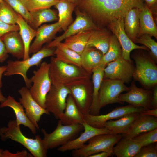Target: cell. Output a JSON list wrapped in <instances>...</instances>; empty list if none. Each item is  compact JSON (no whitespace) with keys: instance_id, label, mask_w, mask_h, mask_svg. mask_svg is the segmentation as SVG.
<instances>
[{"instance_id":"cell-1","label":"cell","mask_w":157,"mask_h":157,"mask_svg":"<svg viewBox=\"0 0 157 157\" xmlns=\"http://www.w3.org/2000/svg\"><path fill=\"white\" fill-rule=\"evenodd\" d=\"M144 6L143 0H78L77 6L97 22L110 24L124 19L131 9Z\"/></svg>"},{"instance_id":"cell-2","label":"cell","mask_w":157,"mask_h":157,"mask_svg":"<svg viewBox=\"0 0 157 157\" xmlns=\"http://www.w3.org/2000/svg\"><path fill=\"white\" fill-rule=\"evenodd\" d=\"M49 71L52 85L68 88L90 82V75L82 68L51 58Z\"/></svg>"},{"instance_id":"cell-3","label":"cell","mask_w":157,"mask_h":157,"mask_svg":"<svg viewBox=\"0 0 157 157\" xmlns=\"http://www.w3.org/2000/svg\"><path fill=\"white\" fill-rule=\"evenodd\" d=\"M0 137L3 140L10 139L17 142L26 148L34 157H46L47 149L43 140L39 135L34 139L26 136L22 132L20 125L16 120H10L7 126L0 128Z\"/></svg>"},{"instance_id":"cell-4","label":"cell","mask_w":157,"mask_h":157,"mask_svg":"<svg viewBox=\"0 0 157 157\" xmlns=\"http://www.w3.org/2000/svg\"><path fill=\"white\" fill-rule=\"evenodd\" d=\"M54 51L53 48L45 46L27 59L22 60H9L6 65V70L3 75L6 76L16 74L21 75L24 79L26 87L29 89L31 86V83L27 75L28 71L31 67L39 65L43 58L54 55Z\"/></svg>"},{"instance_id":"cell-5","label":"cell","mask_w":157,"mask_h":157,"mask_svg":"<svg viewBox=\"0 0 157 157\" xmlns=\"http://www.w3.org/2000/svg\"><path fill=\"white\" fill-rule=\"evenodd\" d=\"M83 129L81 124L64 125L59 120L56 129L51 133H48L44 129H42L44 145L47 150L63 145L75 138Z\"/></svg>"},{"instance_id":"cell-6","label":"cell","mask_w":157,"mask_h":157,"mask_svg":"<svg viewBox=\"0 0 157 157\" xmlns=\"http://www.w3.org/2000/svg\"><path fill=\"white\" fill-rule=\"evenodd\" d=\"M123 137L120 134L108 133L101 134L92 138L88 144L82 148L73 150L72 156L74 157H89L90 156L105 151L113 154L115 145Z\"/></svg>"},{"instance_id":"cell-7","label":"cell","mask_w":157,"mask_h":157,"mask_svg":"<svg viewBox=\"0 0 157 157\" xmlns=\"http://www.w3.org/2000/svg\"><path fill=\"white\" fill-rule=\"evenodd\" d=\"M50 67L49 63L42 62L39 68L33 71V75L30 78L33 84L29 88L30 93L35 101L44 108L46 97L52 85L49 74Z\"/></svg>"},{"instance_id":"cell-8","label":"cell","mask_w":157,"mask_h":157,"mask_svg":"<svg viewBox=\"0 0 157 157\" xmlns=\"http://www.w3.org/2000/svg\"><path fill=\"white\" fill-rule=\"evenodd\" d=\"M133 58L135 63L133 77L146 89L153 88L157 84V66L149 56L139 53Z\"/></svg>"},{"instance_id":"cell-9","label":"cell","mask_w":157,"mask_h":157,"mask_svg":"<svg viewBox=\"0 0 157 157\" xmlns=\"http://www.w3.org/2000/svg\"><path fill=\"white\" fill-rule=\"evenodd\" d=\"M129 87L118 80L103 78L99 91V100L101 108L106 105L115 103L123 104L119 97L123 92L128 91Z\"/></svg>"},{"instance_id":"cell-10","label":"cell","mask_w":157,"mask_h":157,"mask_svg":"<svg viewBox=\"0 0 157 157\" xmlns=\"http://www.w3.org/2000/svg\"><path fill=\"white\" fill-rule=\"evenodd\" d=\"M75 8L76 15L75 20L68 26L61 35L55 38L46 46L53 48L67 38L80 32L98 29L91 18L85 13L81 11L76 6Z\"/></svg>"},{"instance_id":"cell-11","label":"cell","mask_w":157,"mask_h":157,"mask_svg":"<svg viewBox=\"0 0 157 157\" xmlns=\"http://www.w3.org/2000/svg\"><path fill=\"white\" fill-rule=\"evenodd\" d=\"M71 94L68 88L52 85L47 94L45 101V108L52 113L57 119L59 118L65 110L68 96Z\"/></svg>"},{"instance_id":"cell-12","label":"cell","mask_w":157,"mask_h":157,"mask_svg":"<svg viewBox=\"0 0 157 157\" xmlns=\"http://www.w3.org/2000/svg\"><path fill=\"white\" fill-rule=\"evenodd\" d=\"M134 69L132 62L121 57L107 64L104 69L103 78L119 80L128 83L133 77Z\"/></svg>"},{"instance_id":"cell-13","label":"cell","mask_w":157,"mask_h":157,"mask_svg":"<svg viewBox=\"0 0 157 157\" xmlns=\"http://www.w3.org/2000/svg\"><path fill=\"white\" fill-rule=\"evenodd\" d=\"M147 109L137 107L130 105L116 107L108 113L102 115H94L89 113L84 115V122L90 125L97 128L104 127L107 121L119 119L127 114L134 112H142Z\"/></svg>"},{"instance_id":"cell-14","label":"cell","mask_w":157,"mask_h":157,"mask_svg":"<svg viewBox=\"0 0 157 157\" xmlns=\"http://www.w3.org/2000/svg\"><path fill=\"white\" fill-rule=\"evenodd\" d=\"M18 92L21 96L19 98V102L23 107L26 115L37 130H39L38 123L41 116L50 113L35 101L27 87H22L18 90Z\"/></svg>"},{"instance_id":"cell-15","label":"cell","mask_w":157,"mask_h":157,"mask_svg":"<svg viewBox=\"0 0 157 157\" xmlns=\"http://www.w3.org/2000/svg\"><path fill=\"white\" fill-rule=\"evenodd\" d=\"M152 93L148 90L138 88L134 82L132 81L129 90L126 93L121 94L119 98L123 103L126 102L135 107L152 109Z\"/></svg>"},{"instance_id":"cell-16","label":"cell","mask_w":157,"mask_h":157,"mask_svg":"<svg viewBox=\"0 0 157 157\" xmlns=\"http://www.w3.org/2000/svg\"><path fill=\"white\" fill-rule=\"evenodd\" d=\"M109 26L114 35L117 37L121 46L122 57L131 62L130 53L134 49L148 50L145 46L135 44L126 34L124 28V19L115 20L109 24Z\"/></svg>"},{"instance_id":"cell-17","label":"cell","mask_w":157,"mask_h":157,"mask_svg":"<svg viewBox=\"0 0 157 157\" xmlns=\"http://www.w3.org/2000/svg\"><path fill=\"white\" fill-rule=\"evenodd\" d=\"M84 131L78 138L71 140L66 144L60 146L57 150L64 152L75 150L83 147L89 140L96 136L101 134L110 133V132L105 127L97 128L84 122L82 124Z\"/></svg>"},{"instance_id":"cell-18","label":"cell","mask_w":157,"mask_h":157,"mask_svg":"<svg viewBox=\"0 0 157 157\" xmlns=\"http://www.w3.org/2000/svg\"><path fill=\"white\" fill-rule=\"evenodd\" d=\"M78 109L84 115L89 113L92 101V83L91 81L86 84H80L69 88Z\"/></svg>"},{"instance_id":"cell-19","label":"cell","mask_w":157,"mask_h":157,"mask_svg":"<svg viewBox=\"0 0 157 157\" xmlns=\"http://www.w3.org/2000/svg\"><path fill=\"white\" fill-rule=\"evenodd\" d=\"M61 29V25L58 21L53 24H44L39 27L36 29L35 39L30 46L29 54L37 52L42 48L44 44L51 41L56 33Z\"/></svg>"},{"instance_id":"cell-20","label":"cell","mask_w":157,"mask_h":157,"mask_svg":"<svg viewBox=\"0 0 157 157\" xmlns=\"http://www.w3.org/2000/svg\"><path fill=\"white\" fill-rule=\"evenodd\" d=\"M141 113L126 131L122 134L123 137L132 139L140 134L157 128V117L143 114Z\"/></svg>"},{"instance_id":"cell-21","label":"cell","mask_w":157,"mask_h":157,"mask_svg":"<svg viewBox=\"0 0 157 157\" xmlns=\"http://www.w3.org/2000/svg\"><path fill=\"white\" fill-rule=\"evenodd\" d=\"M8 107L13 110L15 115L17 124L23 125L28 128L33 134L36 133L37 129L29 119L21 103L17 101L14 98L9 95L3 102L1 103V108Z\"/></svg>"},{"instance_id":"cell-22","label":"cell","mask_w":157,"mask_h":157,"mask_svg":"<svg viewBox=\"0 0 157 157\" xmlns=\"http://www.w3.org/2000/svg\"><path fill=\"white\" fill-rule=\"evenodd\" d=\"M59 120L65 125L82 124L84 122V115L78 109L71 94L67 97L65 110Z\"/></svg>"},{"instance_id":"cell-23","label":"cell","mask_w":157,"mask_h":157,"mask_svg":"<svg viewBox=\"0 0 157 157\" xmlns=\"http://www.w3.org/2000/svg\"><path fill=\"white\" fill-rule=\"evenodd\" d=\"M1 38L8 54L18 59H23L24 46L18 31L9 32Z\"/></svg>"},{"instance_id":"cell-24","label":"cell","mask_w":157,"mask_h":157,"mask_svg":"<svg viewBox=\"0 0 157 157\" xmlns=\"http://www.w3.org/2000/svg\"><path fill=\"white\" fill-rule=\"evenodd\" d=\"M104 68L103 66L99 65L94 69L92 72V101L89 110V113L91 115H99L101 108L99 104V93L101 83L104 78Z\"/></svg>"},{"instance_id":"cell-25","label":"cell","mask_w":157,"mask_h":157,"mask_svg":"<svg viewBox=\"0 0 157 157\" xmlns=\"http://www.w3.org/2000/svg\"><path fill=\"white\" fill-rule=\"evenodd\" d=\"M103 55L102 53L95 48L86 47L80 55L82 68L91 74L99 64Z\"/></svg>"},{"instance_id":"cell-26","label":"cell","mask_w":157,"mask_h":157,"mask_svg":"<svg viewBox=\"0 0 157 157\" xmlns=\"http://www.w3.org/2000/svg\"><path fill=\"white\" fill-rule=\"evenodd\" d=\"M141 112L127 114L116 120H110L104 124L105 127L112 134H123L127 130L134 120Z\"/></svg>"},{"instance_id":"cell-27","label":"cell","mask_w":157,"mask_h":157,"mask_svg":"<svg viewBox=\"0 0 157 157\" xmlns=\"http://www.w3.org/2000/svg\"><path fill=\"white\" fill-rule=\"evenodd\" d=\"M140 10L138 8H132L128 12L124 18L125 31L134 42L140 34Z\"/></svg>"},{"instance_id":"cell-28","label":"cell","mask_w":157,"mask_h":157,"mask_svg":"<svg viewBox=\"0 0 157 157\" xmlns=\"http://www.w3.org/2000/svg\"><path fill=\"white\" fill-rule=\"evenodd\" d=\"M77 6L67 0H59L54 6L58 11V22L64 31L73 22L72 13Z\"/></svg>"},{"instance_id":"cell-29","label":"cell","mask_w":157,"mask_h":157,"mask_svg":"<svg viewBox=\"0 0 157 157\" xmlns=\"http://www.w3.org/2000/svg\"><path fill=\"white\" fill-rule=\"evenodd\" d=\"M92 31L80 32L67 38L63 42L60 43L80 55L86 46Z\"/></svg>"},{"instance_id":"cell-30","label":"cell","mask_w":157,"mask_h":157,"mask_svg":"<svg viewBox=\"0 0 157 157\" xmlns=\"http://www.w3.org/2000/svg\"><path fill=\"white\" fill-rule=\"evenodd\" d=\"M140 34H148L157 38V28L151 11L145 6L139 13Z\"/></svg>"},{"instance_id":"cell-31","label":"cell","mask_w":157,"mask_h":157,"mask_svg":"<svg viewBox=\"0 0 157 157\" xmlns=\"http://www.w3.org/2000/svg\"><path fill=\"white\" fill-rule=\"evenodd\" d=\"M17 24L19 27V33L24 46V54L23 60L30 57L29 49L31 42L35 38L36 30L32 28L28 23L19 14Z\"/></svg>"},{"instance_id":"cell-32","label":"cell","mask_w":157,"mask_h":157,"mask_svg":"<svg viewBox=\"0 0 157 157\" xmlns=\"http://www.w3.org/2000/svg\"><path fill=\"white\" fill-rule=\"evenodd\" d=\"M113 148V153L117 157H134L142 147L132 139L122 137Z\"/></svg>"},{"instance_id":"cell-33","label":"cell","mask_w":157,"mask_h":157,"mask_svg":"<svg viewBox=\"0 0 157 157\" xmlns=\"http://www.w3.org/2000/svg\"><path fill=\"white\" fill-rule=\"evenodd\" d=\"M30 13L32 20L29 24L32 28L35 30L44 23L56 21L58 19L57 12L50 8L39 10Z\"/></svg>"},{"instance_id":"cell-34","label":"cell","mask_w":157,"mask_h":157,"mask_svg":"<svg viewBox=\"0 0 157 157\" xmlns=\"http://www.w3.org/2000/svg\"><path fill=\"white\" fill-rule=\"evenodd\" d=\"M110 37L104 31L99 29L93 30L86 47L95 48L100 51L104 55L108 50Z\"/></svg>"},{"instance_id":"cell-35","label":"cell","mask_w":157,"mask_h":157,"mask_svg":"<svg viewBox=\"0 0 157 157\" xmlns=\"http://www.w3.org/2000/svg\"><path fill=\"white\" fill-rule=\"evenodd\" d=\"M56 48L54 54L57 59L64 63L82 68L80 55L63 46L60 43L58 44Z\"/></svg>"},{"instance_id":"cell-36","label":"cell","mask_w":157,"mask_h":157,"mask_svg":"<svg viewBox=\"0 0 157 157\" xmlns=\"http://www.w3.org/2000/svg\"><path fill=\"white\" fill-rule=\"evenodd\" d=\"M122 57L121 46L114 35L110 36L109 47L106 53L103 55L99 65L105 67L109 63Z\"/></svg>"},{"instance_id":"cell-37","label":"cell","mask_w":157,"mask_h":157,"mask_svg":"<svg viewBox=\"0 0 157 157\" xmlns=\"http://www.w3.org/2000/svg\"><path fill=\"white\" fill-rule=\"evenodd\" d=\"M19 15V14L4 1L0 3V21L8 24H16Z\"/></svg>"},{"instance_id":"cell-38","label":"cell","mask_w":157,"mask_h":157,"mask_svg":"<svg viewBox=\"0 0 157 157\" xmlns=\"http://www.w3.org/2000/svg\"><path fill=\"white\" fill-rule=\"evenodd\" d=\"M29 12L50 8L54 6L59 0H21Z\"/></svg>"},{"instance_id":"cell-39","label":"cell","mask_w":157,"mask_h":157,"mask_svg":"<svg viewBox=\"0 0 157 157\" xmlns=\"http://www.w3.org/2000/svg\"><path fill=\"white\" fill-rule=\"evenodd\" d=\"M144 45L148 48L151 51V58L155 62L157 60V43L148 34H143L137 38L134 42Z\"/></svg>"},{"instance_id":"cell-40","label":"cell","mask_w":157,"mask_h":157,"mask_svg":"<svg viewBox=\"0 0 157 157\" xmlns=\"http://www.w3.org/2000/svg\"><path fill=\"white\" fill-rule=\"evenodd\" d=\"M132 139L142 147L156 143L157 142V128L140 134Z\"/></svg>"},{"instance_id":"cell-41","label":"cell","mask_w":157,"mask_h":157,"mask_svg":"<svg viewBox=\"0 0 157 157\" xmlns=\"http://www.w3.org/2000/svg\"><path fill=\"white\" fill-rule=\"evenodd\" d=\"M17 13L20 15L28 23L32 20L30 13L26 9L21 0H3Z\"/></svg>"},{"instance_id":"cell-42","label":"cell","mask_w":157,"mask_h":157,"mask_svg":"<svg viewBox=\"0 0 157 157\" xmlns=\"http://www.w3.org/2000/svg\"><path fill=\"white\" fill-rule=\"evenodd\" d=\"M154 143L142 147L134 157H157V147Z\"/></svg>"},{"instance_id":"cell-43","label":"cell","mask_w":157,"mask_h":157,"mask_svg":"<svg viewBox=\"0 0 157 157\" xmlns=\"http://www.w3.org/2000/svg\"><path fill=\"white\" fill-rule=\"evenodd\" d=\"M19 27L17 24H8L0 20V38L9 32L19 31Z\"/></svg>"},{"instance_id":"cell-44","label":"cell","mask_w":157,"mask_h":157,"mask_svg":"<svg viewBox=\"0 0 157 157\" xmlns=\"http://www.w3.org/2000/svg\"><path fill=\"white\" fill-rule=\"evenodd\" d=\"M32 154H29L26 150L18 151L15 153H13L8 150H3L2 157H33Z\"/></svg>"},{"instance_id":"cell-45","label":"cell","mask_w":157,"mask_h":157,"mask_svg":"<svg viewBox=\"0 0 157 157\" xmlns=\"http://www.w3.org/2000/svg\"><path fill=\"white\" fill-rule=\"evenodd\" d=\"M8 54L3 42L0 38V63L4 62L8 58Z\"/></svg>"},{"instance_id":"cell-46","label":"cell","mask_w":157,"mask_h":157,"mask_svg":"<svg viewBox=\"0 0 157 157\" xmlns=\"http://www.w3.org/2000/svg\"><path fill=\"white\" fill-rule=\"evenodd\" d=\"M151 105L153 109L157 108V85L153 88Z\"/></svg>"},{"instance_id":"cell-47","label":"cell","mask_w":157,"mask_h":157,"mask_svg":"<svg viewBox=\"0 0 157 157\" xmlns=\"http://www.w3.org/2000/svg\"><path fill=\"white\" fill-rule=\"evenodd\" d=\"M142 114L156 117H157V108L147 109L143 111Z\"/></svg>"},{"instance_id":"cell-48","label":"cell","mask_w":157,"mask_h":157,"mask_svg":"<svg viewBox=\"0 0 157 157\" xmlns=\"http://www.w3.org/2000/svg\"><path fill=\"white\" fill-rule=\"evenodd\" d=\"M113 154L109 152L103 151L91 155L89 157H108L111 156Z\"/></svg>"},{"instance_id":"cell-49","label":"cell","mask_w":157,"mask_h":157,"mask_svg":"<svg viewBox=\"0 0 157 157\" xmlns=\"http://www.w3.org/2000/svg\"><path fill=\"white\" fill-rule=\"evenodd\" d=\"M6 65L0 66V88L2 86V78L3 75L6 71L7 69Z\"/></svg>"},{"instance_id":"cell-50","label":"cell","mask_w":157,"mask_h":157,"mask_svg":"<svg viewBox=\"0 0 157 157\" xmlns=\"http://www.w3.org/2000/svg\"><path fill=\"white\" fill-rule=\"evenodd\" d=\"M146 2L147 6L149 7L151 6L156 2L157 0H144Z\"/></svg>"},{"instance_id":"cell-51","label":"cell","mask_w":157,"mask_h":157,"mask_svg":"<svg viewBox=\"0 0 157 157\" xmlns=\"http://www.w3.org/2000/svg\"><path fill=\"white\" fill-rule=\"evenodd\" d=\"M0 88V102L1 103L3 102L6 99V97L3 94Z\"/></svg>"},{"instance_id":"cell-52","label":"cell","mask_w":157,"mask_h":157,"mask_svg":"<svg viewBox=\"0 0 157 157\" xmlns=\"http://www.w3.org/2000/svg\"><path fill=\"white\" fill-rule=\"evenodd\" d=\"M69 1L77 4L78 0H67Z\"/></svg>"},{"instance_id":"cell-53","label":"cell","mask_w":157,"mask_h":157,"mask_svg":"<svg viewBox=\"0 0 157 157\" xmlns=\"http://www.w3.org/2000/svg\"><path fill=\"white\" fill-rule=\"evenodd\" d=\"M3 150L2 149H0V157H2L3 152Z\"/></svg>"},{"instance_id":"cell-54","label":"cell","mask_w":157,"mask_h":157,"mask_svg":"<svg viewBox=\"0 0 157 157\" xmlns=\"http://www.w3.org/2000/svg\"><path fill=\"white\" fill-rule=\"evenodd\" d=\"M3 0H0V3L3 1Z\"/></svg>"}]
</instances>
